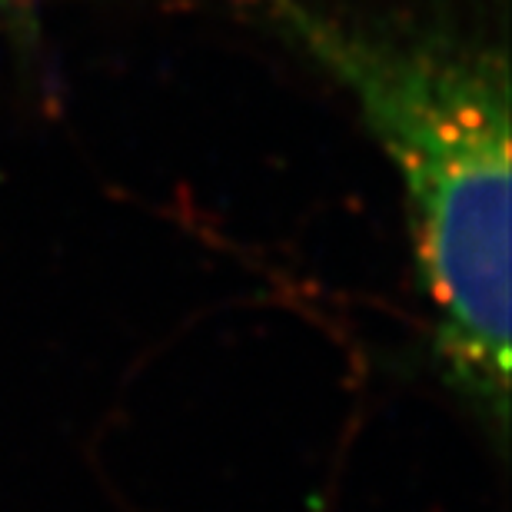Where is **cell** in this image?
<instances>
[{
    "label": "cell",
    "mask_w": 512,
    "mask_h": 512,
    "mask_svg": "<svg viewBox=\"0 0 512 512\" xmlns=\"http://www.w3.org/2000/svg\"><path fill=\"white\" fill-rule=\"evenodd\" d=\"M37 17V0H0V24L14 27L17 40H30Z\"/></svg>",
    "instance_id": "cell-2"
},
{
    "label": "cell",
    "mask_w": 512,
    "mask_h": 512,
    "mask_svg": "<svg viewBox=\"0 0 512 512\" xmlns=\"http://www.w3.org/2000/svg\"><path fill=\"white\" fill-rule=\"evenodd\" d=\"M356 100L403 180L446 380L509 433V67L499 50L253 0Z\"/></svg>",
    "instance_id": "cell-1"
}]
</instances>
